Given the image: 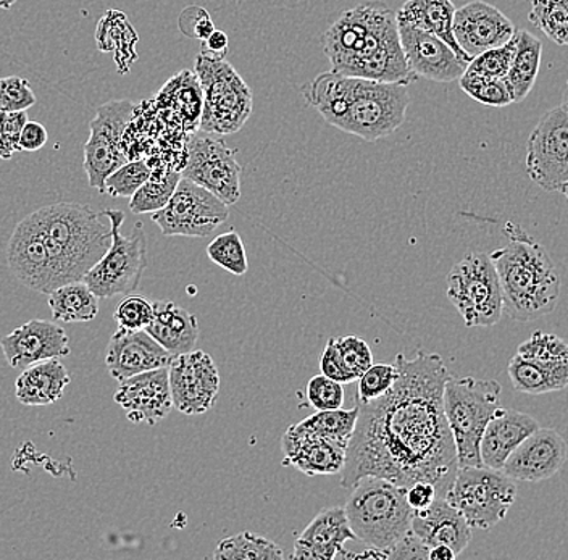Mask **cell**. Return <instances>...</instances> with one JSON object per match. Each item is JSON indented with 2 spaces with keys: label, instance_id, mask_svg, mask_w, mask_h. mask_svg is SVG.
<instances>
[{
  "label": "cell",
  "instance_id": "obj_44",
  "mask_svg": "<svg viewBox=\"0 0 568 560\" xmlns=\"http://www.w3.org/2000/svg\"><path fill=\"white\" fill-rule=\"evenodd\" d=\"M397 378L396 365L372 364L364 374L358 377L357 403L382 398L393 388Z\"/></svg>",
  "mask_w": 568,
  "mask_h": 560
},
{
  "label": "cell",
  "instance_id": "obj_35",
  "mask_svg": "<svg viewBox=\"0 0 568 560\" xmlns=\"http://www.w3.org/2000/svg\"><path fill=\"white\" fill-rule=\"evenodd\" d=\"M358 406L344 410H318L314 416L304 418L300 424L293 425L302 434L320 436V438L333 439L341 445L349 446L353 438L355 424H357Z\"/></svg>",
  "mask_w": 568,
  "mask_h": 560
},
{
  "label": "cell",
  "instance_id": "obj_40",
  "mask_svg": "<svg viewBox=\"0 0 568 560\" xmlns=\"http://www.w3.org/2000/svg\"><path fill=\"white\" fill-rule=\"evenodd\" d=\"M207 255L213 264L233 275L243 276L248 271L246 247H244L240 233L234 230L216 236L207 246Z\"/></svg>",
  "mask_w": 568,
  "mask_h": 560
},
{
  "label": "cell",
  "instance_id": "obj_43",
  "mask_svg": "<svg viewBox=\"0 0 568 560\" xmlns=\"http://www.w3.org/2000/svg\"><path fill=\"white\" fill-rule=\"evenodd\" d=\"M515 52V37L506 44L497 45V48L488 49L481 54L474 57L468 63L465 72L479 74V77L488 78H506L509 73L510 63Z\"/></svg>",
  "mask_w": 568,
  "mask_h": 560
},
{
  "label": "cell",
  "instance_id": "obj_32",
  "mask_svg": "<svg viewBox=\"0 0 568 560\" xmlns=\"http://www.w3.org/2000/svg\"><path fill=\"white\" fill-rule=\"evenodd\" d=\"M510 381L517 391L539 396L562 391L568 386V362L564 364H539L515 354L507 367Z\"/></svg>",
  "mask_w": 568,
  "mask_h": 560
},
{
  "label": "cell",
  "instance_id": "obj_5",
  "mask_svg": "<svg viewBox=\"0 0 568 560\" xmlns=\"http://www.w3.org/2000/svg\"><path fill=\"white\" fill-rule=\"evenodd\" d=\"M51 258L57 288L83 282L84 275L109 251L112 228L104 212L77 202H57L33 212Z\"/></svg>",
  "mask_w": 568,
  "mask_h": 560
},
{
  "label": "cell",
  "instance_id": "obj_53",
  "mask_svg": "<svg viewBox=\"0 0 568 560\" xmlns=\"http://www.w3.org/2000/svg\"><path fill=\"white\" fill-rule=\"evenodd\" d=\"M229 37L225 31L215 30L202 44L201 54L213 60H223L229 54Z\"/></svg>",
  "mask_w": 568,
  "mask_h": 560
},
{
  "label": "cell",
  "instance_id": "obj_38",
  "mask_svg": "<svg viewBox=\"0 0 568 560\" xmlns=\"http://www.w3.org/2000/svg\"><path fill=\"white\" fill-rule=\"evenodd\" d=\"M528 20L557 45H568V0H531Z\"/></svg>",
  "mask_w": 568,
  "mask_h": 560
},
{
  "label": "cell",
  "instance_id": "obj_22",
  "mask_svg": "<svg viewBox=\"0 0 568 560\" xmlns=\"http://www.w3.org/2000/svg\"><path fill=\"white\" fill-rule=\"evenodd\" d=\"M113 399L133 424H160L173 409L169 367L144 371L120 383Z\"/></svg>",
  "mask_w": 568,
  "mask_h": 560
},
{
  "label": "cell",
  "instance_id": "obj_8",
  "mask_svg": "<svg viewBox=\"0 0 568 560\" xmlns=\"http://www.w3.org/2000/svg\"><path fill=\"white\" fill-rule=\"evenodd\" d=\"M195 77L202 95V133L226 136L244 126L252 113V91L241 74L223 60L195 57Z\"/></svg>",
  "mask_w": 568,
  "mask_h": 560
},
{
  "label": "cell",
  "instance_id": "obj_1",
  "mask_svg": "<svg viewBox=\"0 0 568 560\" xmlns=\"http://www.w3.org/2000/svg\"><path fill=\"white\" fill-rule=\"evenodd\" d=\"M397 378L382 398L358 406L357 424L341 470V487L351 489L365 477L386 478L408 488L435 485L446 496L456 477V445L444 414V383L449 377L439 354H397Z\"/></svg>",
  "mask_w": 568,
  "mask_h": 560
},
{
  "label": "cell",
  "instance_id": "obj_55",
  "mask_svg": "<svg viewBox=\"0 0 568 560\" xmlns=\"http://www.w3.org/2000/svg\"><path fill=\"white\" fill-rule=\"evenodd\" d=\"M17 0H0V9L2 10H9L12 9L13 3H16Z\"/></svg>",
  "mask_w": 568,
  "mask_h": 560
},
{
  "label": "cell",
  "instance_id": "obj_3",
  "mask_svg": "<svg viewBox=\"0 0 568 560\" xmlns=\"http://www.w3.org/2000/svg\"><path fill=\"white\" fill-rule=\"evenodd\" d=\"M328 125L367 143L388 138L406 120L407 84L382 83L335 72L320 73L302 90Z\"/></svg>",
  "mask_w": 568,
  "mask_h": 560
},
{
  "label": "cell",
  "instance_id": "obj_9",
  "mask_svg": "<svg viewBox=\"0 0 568 560\" xmlns=\"http://www.w3.org/2000/svg\"><path fill=\"white\" fill-rule=\"evenodd\" d=\"M444 498L467 520L471 530H489L506 519L517 499V485L503 470L485 466L459 467Z\"/></svg>",
  "mask_w": 568,
  "mask_h": 560
},
{
  "label": "cell",
  "instance_id": "obj_16",
  "mask_svg": "<svg viewBox=\"0 0 568 560\" xmlns=\"http://www.w3.org/2000/svg\"><path fill=\"white\" fill-rule=\"evenodd\" d=\"M173 409L184 416L209 413L219 398L220 371L204 350H191L173 357L169 365Z\"/></svg>",
  "mask_w": 568,
  "mask_h": 560
},
{
  "label": "cell",
  "instance_id": "obj_7",
  "mask_svg": "<svg viewBox=\"0 0 568 560\" xmlns=\"http://www.w3.org/2000/svg\"><path fill=\"white\" fill-rule=\"evenodd\" d=\"M503 386L496 380L447 377L443 404L459 467L483 466L479 442L486 425L500 409Z\"/></svg>",
  "mask_w": 568,
  "mask_h": 560
},
{
  "label": "cell",
  "instance_id": "obj_24",
  "mask_svg": "<svg viewBox=\"0 0 568 560\" xmlns=\"http://www.w3.org/2000/svg\"><path fill=\"white\" fill-rule=\"evenodd\" d=\"M283 466L296 467L308 477L341 474L346 464L347 446L333 439L302 434L291 425L282 439Z\"/></svg>",
  "mask_w": 568,
  "mask_h": 560
},
{
  "label": "cell",
  "instance_id": "obj_54",
  "mask_svg": "<svg viewBox=\"0 0 568 560\" xmlns=\"http://www.w3.org/2000/svg\"><path fill=\"white\" fill-rule=\"evenodd\" d=\"M457 554L449 548V546H435V548H429V560H453L456 559Z\"/></svg>",
  "mask_w": 568,
  "mask_h": 560
},
{
  "label": "cell",
  "instance_id": "obj_13",
  "mask_svg": "<svg viewBox=\"0 0 568 560\" xmlns=\"http://www.w3.org/2000/svg\"><path fill=\"white\" fill-rule=\"evenodd\" d=\"M230 217L229 205L193 181L181 179L175 193L152 222L163 236L207 237Z\"/></svg>",
  "mask_w": 568,
  "mask_h": 560
},
{
  "label": "cell",
  "instance_id": "obj_14",
  "mask_svg": "<svg viewBox=\"0 0 568 560\" xmlns=\"http://www.w3.org/2000/svg\"><path fill=\"white\" fill-rule=\"evenodd\" d=\"M241 169L236 151L212 134L199 131L187 143L186 163L181 170L183 179L211 191L226 205L241 200Z\"/></svg>",
  "mask_w": 568,
  "mask_h": 560
},
{
  "label": "cell",
  "instance_id": "obj_37",
  "mask_svg": "<svg viewBox=\"0 0 568 560\" xmlns=\"http://www.w3.org/2000/svg\"><path fill=\"white\" fill-rule=\"evenodd\" d=\"M183 179L180 170H152L151 179L145 181L130 200V211L134 215L155 214L162 211L175 193L178 183Z\"/></svg>",
  "mask_w": 568,
  "mask_h": 560
},
{
  "label": "cell",
  "instance_id": "obj_57",
  "mask_svg": "<svg viewBox=\"0 0 568 560\" xmlns=\"http://www.w3.org/2000/svg\"><path fill=\"white\" fill-rule=\"evenodd\" d=\"M560 193H562V194H564V196H566V197H567V201H568V181H567V183H566V184H564V186H562V187H560Z\"/></svg>",
  "mask_w": 568,
  "mask_h": 560
},
{
  "label": "cell",
  "instance_id": "obj_33",
  "mask_svg": "<svg viewBox=\"0 0 568 560\" xmlns=\"http://www.w3.org/2000/svg\"><path fill=\"white\" fill-rule=\"evenodd\" d=\"M542 42L525 30L515 33V52L509 73L504 78L515 102L525 101L535 88L541 69Z\"/></svg>",
  "mask_w": 568,
  "mask_h": 560
},
{
  "label": "cell",
  "instance_id": "obj_41",
  "mask_svg": "<svg viewBox=\"0 0 568 560\" xmlns=\"http://www.w3.org/2000/svg\"><path fill=\"white\" fill-rule=\"evenodd\" d=\"M151 175L152 166L148 162L128 161L105 180L104 193L112 197L131 200Z\"/></svg>",
  "mask_w": 568,
  "mask_h": 560
},
{
  "label": "cell",
  "instance_id": "obj_45",
  "mask_svg": "<svg viewBox=\"0 0 568 560\" xmlns=\"http://www.w3.org/2000/svg\"><path fill=\"white\" fill-rule=\"evenodd\" d=\"M154 317V303L138 294H128L115 308L116 324L120 328L145 329Z\"/></svg>",
  "mask_w": 568,
  "mask_h": 560
},
{
  "label": "cell",
  "instance_id": "obj_12",
  "mask_svg": "<svg viewBox=\"0 0 568 560\" xmlns=\"http://www.w3.org/2000/svg\"><path fill=\"white\" fill-rule=\"evenodd\" d=\"M134 110L136 105L128 99L110 101L99 108L98 115L89 123L91 134L84 144V170L89 186L99 193H104L105 180L128 162L122 143Z\"/></svg>",
  "mask_w": 568,
  "mask_h": 560
},
{
  "label": "cell",
  "instance_id": "obj_48",
  "mask_svg": "<svg viewBox=\"0 0 568 560\" xmlns=\"http://www.w3.org/2000/svg\"><path fill=\"white\" fill-rule=\"evenodd\" d=\"M27 122V110L6 113L2 138H0V159H3V161H9L16 152H20L18 141H20L21 130H23L24 123Z\"/></svg>",
  "mask_w": 568,
  "mask_h": 560
},
{
  "label": "cell",
  "instance_id": "obj_28",
  "mask_svg": "<svg viewBox=\"0 0 568 560\" xmlns=\"http://www.w3.org/2000/svg\"><path fill=\"white\" fill-rule=\"evenodd\" d=\"M145 332L173 357L181 356L194 350L199 338L197 318L172 301H158L154 317Z\"/></svg>",
  "mask_w": 568,
  "mask_h": 560
},
{
  "label": "cell",
  "instance_id": "obj_20",
  "mask_svg": "<svg viewBox=\"0 0 568 560\" xmlns=\"http://www.w3.org/2000/svg\"><path fill=\"white\" fill-rule=\"evenodd\" d=\"M453 31L462 51L471 59L488 49L506 44L517 33L513 21L497 7L483 0H474L456 9Z\"/></svg>",
  "mask_w": 568,
  "mask_h": 560
},
{
  "label": "cell",
  "instance_id": "obj_18",
  "mask_svg": "<svg viewBox=\"0 0 568 560\" xmlns=\"http://www.w3.org/2000/svg\"><path fill=\"white\" fill-rule=\"evenodd\" d=\"M566 462L564 436L554 428L539 427L507 457L503 471L515 481L539 483L559 474Z\"/></svg>",
  "mask_w": 568,
  "mask_h": 560
},
{
  "label": "cell",
  "instance_id": "obj_21",
  "mask_svg": "<svg viewBox=\"0 0 568 560\" xmlns=\"http://www.w3.org/2000/svg\"><path fill=\"white\" fill-rule=\"evenodd\" d=\"M10 367L24 370L38 362L70 356L69 335L62 326L49 320H31L18 326L0 339Z\"/></svg>",
  "mask_w": 568,
  "mask_h": 560
},
{
  "label": "cell",
  "instance_id": "obj_19",
  "mask_svg": "<svg viewBox=\"0 0 568 560\" xmlns=\"http://www.w3.org/2000/svg\"><path fill=\"white\" fill-rule=\"evenodd\" d=\"M7 264L12 275L27 288L48 296L57 289L48 247L33 215L21 220L12 233L7 246Z\"/></svg>",
  "mask_w": 568,
  "mask_h": 560
},
{
  "label": "cell",
  "instance_id": "obj_36",
  "mask_svg": "<svg viewBox=\"0 0 568 560\" xmlns=\"http://www.w3.org/2000/svg\"><path fill=\"white\" fill-rule=\"evenodd\" d=\"M283 549L265 537L251 531L233 534L219 542L213 559L216 560H280Z\"/></svg>",
  "mask_w": 568,
  "mask_h": 560
},
{
  "label": "cell",
  "instance_id": "obj_23",
  "mask_svg": "<svg viewBox=\"0 0 568 560\" xmlns=\"http://www.w3.org/2000/svg\"><path fill=\"white\" fill-rule=\"evenodd\" d=\"M173 356L145 329L119 328L113 333L105 350V365L116 381L155 368L169 367Z\"/></svg>",
  "mask_w": 568,
  "mask_h": 560
},
{
  "label": "cell",
  "instance_id": "obj_42",
  "mask_svg": "<svg viewBox=\"0 0 568 560\" xmlns=\"http://www.w3.org/2000/svg\"><path fill=\"white\" fill-rule=\"evenodd\" d=\"M517 354L539 364H564L568 362V343L550 333L535 332L518 346Z\"/></svg>",
  "mask_w": 568,
  "mask_h": 560
},
{
  "label": "cell",
  "instance_id": "obj_6",
  "mask_svg": "<svg viewBox=\"0 0 568 560\" xmlns=\"http://www.w3.org/2000/svg\"><path fill=\"white\" fill-rule=\"evenodd\" d=\"M351 491L344 510L358 541L388 551L410 531L415 510L408 506L407 488L386 478L365 477Z\"/></svg>",
  "mask_w": 568,
  "mask_h": 560
},
{
  "label": "cell",
  "instance_id": "obj_29",
  "mask_svg": "<svg viewBox=\"0 0 568 560\" xmlns=\"http://www.w3.org/2000/svg\"><path fill=\"white\" fill-rule=\"evenodd\" d=\"M70 383L69 370L59 359L38 362L17 378V399L23 406H51L62 398Z\"/></svg>",
  "mask_w": 568,
  "mask_h": 560
},
{
  "label": "cell",
  "instance_id": "obj_15",
  "mask_svg": "<svg viewBox=\"0 0 568 560\" xmlns=\"http://www.w3.org/2000/svg\"><path fill=\"white\" fill-rule=\"evenodd\" d=\"M525 169L532 183L554 193L568 181V113L550 109L532 128Z\"/></svg>",
  "mask_w": 568,
  "mask_h": 560
},
{
  "label": "cell",
  "instance_id": "obj_27",
  "mask_svg": "<svg viewBox=\"0 0 568 560\" xmlns=\"http://www.w3.org/2000/svg\"><path fill=\"white\" fill-rule=\"evenodd\" d=\"M538 428L539 424L536 418L528 414L500 407L486 425L485 434L479 442V457H481L483 466L503 470L507 457Z\"/></svg>",
  "mask_w": 568,
  "mask_h": 560
},
{
  "label": "cell",
  "instance_id": "obj_4",
  "mask_svg": "<svg viewBox=\"0 0 568 560\" xmlns=\"http://www.w3.org/2000/svg\"><path fill=\"white\" fill-rule=\"evenodd\" d=\"M506 233L509 243L489 254L499 276L504 312L521 324L552 314L562 279L548 251L515 223H507Z\"/></svg>",
  "mask_w": 568,
  "mask_h": 560
},
{
  "label": "cell",
  "instance_id": "obj_11",
  "mask_svg": "<svg viewBox=\"0 0 568 560\" xmlns=\"http://www.w3.org/2000/svg\"><path fill=\"white\" fill-rule=\"evenodd\" d=\"M447 297L468 328H489L499 324L504 297L491 257L471 253L457 262L447 275Z\"/></svg>",
  "mask_w": 568,
  "mask_h": 560
},
{
  "label": "cell",
  "instance_id": "obj_39",
  "mask_svg": "<svg viewBox=\"0 0 568 560\" xmlns=\"http://www.w3.org/2000/svg\"><path fill=\"white\" fill-rule=\"evenodd\" d=\"M460 90L488 108H507L514 104L513 94L503 78L479 77V74L465 72L459 78Z\"/></svg>",
  "mask_w": 568,
  "mask_h": 560
},
{
  "label": "cell",
  "instance_id": "obj_51",
  "mask_svg": "<svg viewBox=\"0 0 568 560\" xmlns=\"http://www.w3.org/2000/svg\"><path fill=\"white\" fill-rule=\"evenodd\" d=\"M48 140L49 134L44 125H42V123L34 122V120H28V122L24 123L23 130H21L18 145H20V152H36L41 151L45 143H48Z\"/></svg>",
  "mask_w": 568,
  "mask_h": 560
},
{
  "label": "cell",
  "instance_id": "obj_50",
  "mask_svg": "<svg viewBox=\"0 0 568 560\" xmlns=\"http://www.w3.org/2000/svg\"><path fill=\"white\" fill-rule=\"evenodd\" d=\"M386 552H388V559L393 560L428 559L429 548L422 542L420 538L408 531L406 537L400 538Z\"/></svg>",
  "mask_w": 568,
  "mask_h": 560
},
{
  "label": "cell",
  "instance_id": "obj_34",
  "mask_svg": "<svg viewBox=\"0 0 568 560\" xmlns=\"http://www.w3.org/2000/svg\"><path fill=\"white\" fill-rule=\"evenodd\" d=\"M53 320L77 324L91 322L99 314V297L84 282H71L49 294Z\"/></svg>",
  "mask_w": 568,
  "mask_h": 560
},
{
  "label": "cell",
  "instance_id": "obj_31",
  "mask_svg": "<svg viewBox=\"0 0 568 560\" xmlns=\"http://www.w3.org/2000/svg\"><path fill=\"white\" fill-rule=\"evenodd\" d=\"M372 364L371 346L358 336L351 335L328 339L320 359V370L332 380L347 385L358 380Z\"/></svg>",
  "mask_w": 568,
  "mask_h": 560
},
{
  "label": "cell",
  "instance_id": "obj_10",
  "mask_svg": "<svg viewBox=\"0 0 568 560\" xmlns=\"http://www.w3.org/2000/svg\"><path fill=\"white\" fill-rule=\"evenodd\" d=\"M104 215L112 228V244L83 278L99 299L133 294L148 267V241L142 223H136L130 236H123V212L106 208Z\"/></svg>",
  "mask_w": 568,
  "mask_h": 560
},
{
  "label": "cell",
  "instance_id": "obj_52",
  "mask_svg": "<svg viewBox=\"0 0 568 560\" xmlns=\"http://www.w3.org/2000/svg\"><path fill=\"white\" fill-rule=\"evenodd\" d=\"M406 498L412 509L422 510L438 498V491H436L435 485L428 483V481H417L407 488Z\"/></svg>",
  "mask_w": 568,
  "mask_h": 560
},
{
  "label": "cell",
  "instance_id": "obj_26",
  "mask_svg": "<svg viewBox=\"0 0 568 560\" xmlns=\"http://www.w3.org/2000/svg\"><path fill=\"white\" fill-rule=\"evenodd\" d=\"M410 531L428 548L449 546L457 556L465 551L471 540L470 525L459 510L442 496L426 509L415 510Z\"/></svg>",
  "mask_w": 568,
  "mask_h": 560
},
{
  "label": "cell",
  "instance_id": "obj_56",
  "mask_svg": "<svg viewBox=\"0 0 568 560\" xmlns=\"http://www.w3.org/2000/svg\"><path fill=\"white\" fill-rule=\"evenodd\" d=\"M560 108L566 110V112L568 113V84H567L566 91H564L562 105H560Z\"/></svg>",
  "mask_w": 568,
  "mask_h": 560
},
{
  "label": "cell",
  "instance_id": "obj_17",
  "mask_svg": "<svg viewBox=\"0 0 568 560\" xmlns=\"http://www.w3.org/2000/svg\"><path fill=\"white\" fill-rule=\"evenodd\" d=\"M399 38L408 69L414 77L436 83H450L459 81L467 70L468 62L462 60L443 39L428 31L408 23H399Z\"/></svg>",
  "mask_w": 568,
  "mask_h": 560
},
{
  "label": "cell",
  "instance_id": "obj_47",
  "mask_svg": "<svg viewBox=\"0 0 568 560\" xmlns=\"http://www.w3.org/2000/svg\"><path fill=\"white\" fill-rule=\"evenodd\" d=\"M307 399L317 410L341 409L344 404L343 385L326 375H317L308 381Z\"/></svg>",
  "mask_w": 568,
  "mask_h": 560
},
{
  "label": "cell",
  "instance_id": "obj_25",
  "mask_svg": "<svg viewBox=\"0 0 568 560\" xmlns=\"http://www.w3.org/2000/svg\"><path fill=\"white\" fill-rule=\"evenodd\" d=\"M357 540L344 507L320 510L294 544L293 559L332 560L341 558L344 544Z\"/></svg>",
  "mask_w": 568,
  "mask_h": 560
},
{
  "label": "cell",
  "instance_id": "obj_30",
  "mask_svg": "<svg viewBox=\"0 0 568 560\" xmlns=\"http://www.w3.org/2000/svg\"><path fill=\"white\" fill-rule=\"evenodd\" d=\"M454 13L456 6L453 0H407L397 10L396 17L399 23L412 24L443 39L462 60L470 63L471 57L462 51L454 38Z\"/></svg>",
  "mask_w": 568,
  "mask_h": 560
},
{
  "label": "cell",
  "instance_id": "obj_46",
  "mask_svg": "<svg viewBox=\"0 0 568 560\" xmlns=\"http://www.w3.org/2000/svg\"><path fill=\"white\" fill-rule=\"evenodd\" d=\"M38 102L30 81L18 77L0 78V110L2 112H21L33 108Z\"/></svg>",
  "mask_w": 568,
  "mask_h": 560
},
{
  "label": "cell",
  "instance_id": "obj_49",
  "mask_svg": "<svg viewBox=\"0 0 568 560\" xmlns=\"http://www.w3.org/2000/svg\"><path fill=\"white\" fill-rule=\"evenodd\" d=\"M190 23L191 27L184 28L183 33L190 34L191 38L199 39L202 42L216 30L211 17L201 7H191L186 12L181 13L180 27Z\"/></svg>",
  "mask_w": 568,
  "mask_h": 560
},
{
  "label": "cell",
  "instance_id": "obj_2",
  "mask_svg": "<svg viewBox=\"0 0 568 560\" xmlns=\"http://www.w3.org/2000/svg\"><path fill=\"white\" fill-rule=\"evenodd\" d=\"M332 72L382 83L408 84V69L396 12L382 0L358 3L341 13L322 38Z\"/></svg>",
  "mask_w": 568,
  "mask_h": 560
}]
</instances>
